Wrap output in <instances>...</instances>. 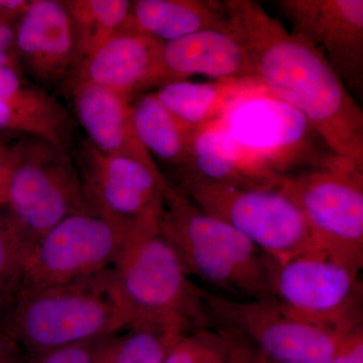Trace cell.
<instances>
[{
	"instance_id": "cell-30",
	"label": "cell",
	"mask_w": 363,
	"mask_h": 363,
	"mask_svg": "<svg viewBox=\"0 0 363 363\" xmlns=\"http://www.w3.org/2000/svg\"><path fill=\"white\" fill-rule=\"evenodd\" d=\"M329 363H363V323L344 337Z\"/></svg>"
},
{
	"instance_id": "cell-19",
	"label": "cell",
	"mask_w": 363,
	"mask_h": 363,
	"mask_svg": "<svg viewBox=\"0 0 363 363\" xmlns=\"http://www.w3.org/2000/svg\"><path fill=\"white\" fill-rule=\"evenodd\" d=\"M184 172L236 188L276 187L283 179L241 149L222 121L192 131L187 168L181 173Z\"/></svg>"
},
{
	"instance_id": "cell-28",
	"label": "cell",
	"mask_w": 363,
	"mask_h": 363,
	"mask_svg": "<svg viewBox=\"0 0 363 363\" xmlns=\"http://www.w3.org/2000/svg\"><path fill=\"white\" fill-rule=\"evenodd\" d=\"M23 138L0 135V211L6 209L9 188L18 161Z\"/></svg>"
},
{
	"instance_id": "cell-34",
	"label": "cell",
	"mask_w": 363,
	"mask_h": 363,
	"mask_svg": "<svg viewBox=\"0 0 363 363\" xmlns=\"http://www.w3.org/2000/svg\"><path fill=\"white\" fill-rule=\"evenodd\" d=\"M116 335L111 336L105 342L104 348H102L101 354H100L98 363H108L111 358V351L113 350L114 343L116 341Z\"/></svg>"
},
{
	"instance_id": "cell-7",
	"label": "cell",
	"mask_w": 363,
	"mask_h": 363,
	"mask_svg": "<svg viewBox=\"0 0 363 363\" xmlns=\"http://www.w3.org/2000/svg\"><path fill=\"white\" fill-rule=\"evenodd\" d=\"M222 121L241 149L281 178L342 159L331 152L302 112L267 91L240 98Z\"/></svg>"
},
{
	"instance_id": "cell-21",
	"label": "cell",
	"mask_w": 363,
	"mask_h": 363,
	"mask_svg": "<svg viewBox=\"0 0 363 363\" xmlns=\"http://www.w3.org/2000/svg\"><path fill=\"white\" fill-rule=\"evenodd\" d=\"M130 21L138 32L168 43L226 25L229 16L217 0H136Z\"/></svg>"
},
{
	"instance_id": "cell-6",
	"label": "cell",
	"mask_w": 363,
	"mask_h": 363,
	"mask_svg": "<svg viewBox=\"0 0 363 363\" xmlns=\"http://www.w3.org/2000/svg\"><path fill=\"white\" fill-rule=\"evenodd\" d=\"M177 177V187L198 207L233 227L274 262L290 259L315 243L304 215L281 185L236 188L187 172Z\"/></svg>"
},
{
	"instance_id": "cell-10",
	"label": "cell",
	"mask_w": 363,
	"mask_h": 363,
	"mask_svg": "<svg viewBox=\"0 0 363 363\" xmlns=\"http://www.w3.org/2000/svg\"><path fill=\"white\" fill-rule=\"evenodd\" d=\"M4 210L30 250L67 217L91 213L69 152L39 138H23Z\"/></svg>"
},
{
	"instance_id": "cell-36",
	"label": "cell",
	"mask_w": 363,
	"mask_h": 363,
	"mask_svg": "<svg viewBox=\"0 0 363 363\" xmlns=\"http://www.w3.org/2000/svg\"><path fill=\"white\" fill-rule=\"evenodd\" d=\"M226 363H228V357H227V362Z\"/></svg>"
},
{
	"instance_id": "cell-8",
	"label": "cell",
	"mask_w": 363,
	"mask_h": 363,
	"mask_svg": "<svg viewBox=\"0 0 363 363\" xmlns=\"http://www.w3.org/2000/svg\"><path fill=\"white\" fill-rule=\"evenodd\" d=\"M204 302L211 325L238 332L259 363H329L341 341L360 324L315 323L286 311L272 297L235 301L204 290Z\"/></svg>"
},
{
	"instance_id": "cell-26",
	"label": "cell",
	"mask_w": 363,
	"mask_h": 363,
	"mask_svg": "<svg viewBox=\"0 0 363 363\" xmlns=\"http://www.w3.org/2000/svg\"><path fill=\"white\" fill-rule=\"evenodd\" d=\"M227 346L223 336L209 328L183 336L161 363H226Z\"/></svg>"
},
{
	"instance_id": "cell-18",
	"label": "cell",
	"mask_w": 363,
	"mask_h": 363,
	"mask_svg": "<svg viewBox=\"0 0 363 363\" xmlns=\"http://www.w3.org/2000/svg\"><path fill=\"white\" fill-rule=\"evenodd\" d=\"M0 133L39 138L69 152L73 121L49 91L23 72L0 65Z\"/></svg>"
},
{
	"instance_id": "cell-23",
	"label": "cell",
	"mask_w": 363,
	"mask_h": 363,
	"mask_svg": "<svg viewBox=\"0 0 363 363\" xmlns=\"http://www.w3.org/2000/svg\"><path fill=\"white\" fill-rule=\"evenodd\" d=\"M75 28L80 63L117 33L130 26L131 1L65 0Z\"/></svg>"
},
{
	"instance_id": "cell-25",
	"label": "cell",
	"mask_w": 363,
	"mask_h": 363,
	"mask_svg": "<svg viewBox=\"0 0 363 363\" xmlns=\"http://www.w3.org/2000/svg\"><path fill=\"white\" fill-rule=\"evenodd\" d=\"M30 252L6 210L0 211V293L13 301Z\"/></svg>"
},
{
	"instance_id": "cell-15",
	"label": "cell",
	"mask_w": 363,
	"mask_h": 363,
	"mask_svg": "<svg viewBox=\"0 0 363 363\" xmlns=\"http://www.w3.org/2000/svg\"><path fill=\"white\" fill-rule=\"evenodd\" d=\"M162 48L161 40L128 26L83 60L69 83H92L135 99L169 82Z\"/></svg>"
},
{
	"instance_id": "cell-11",
	"label": "cell",
	"mask_w": 363,
	"mask_h": 363,
	"mask_svg": "<svg viewBox=\"0 0 363 363\" xmlns=\"http://www.w3.org/2000/svg\"><path fill=\"white\" fill-rule=\"evenodd\" d=\"M124 245L123 236L96 215H71L33 245L14 297L104 272Z\"/></svg>"
},
{
	"instance_id": "cell-20",
	"label": "cell",
	"mask_w": 363,
	"mask_h": 363,
	"mask_svg": "<svg viewBox=\"0 0 363 363\" xmlns=\"http://www.w3.org/2000/svg\"><path fill=\"white\" fill-rule=\"evenodd\" d=\"M267 91L250 79H224L213 82L173 81L155 91L157 100L189 130L223 121L238 100Z\"/></svg>"
},
{
	"instance_id": "cell-29",
	"label": "cell",
	"mask_w": 363,
	"mask_h": 363,
	"mask_svg": "<svg viewBox=\"0 0 363 363\" xmlns=\"http://www.w3.org/2000/svg\"><path fill=\"white\" fill-rule=\"evenodd\" d=\"M214 329L225 340L228 363H259L252 348L238 332L227 327H215Z\"/></svg>"
},
{
	"instance_id": "cell-9",
	"label": "cell",
	"mask_w": 363,
	"mask_h": 363,
	"mask_svg": "<svg viewBox=\"0 0 363 363\" xmlns=\"http://www.w3.org/2000/svg\"><path fill=\"white\" fill-rule=\"evenodd\" d=\"M75 161L91 213L125 240L160 233L169 182L161 171L128 157L99 152L87 140Z\"/></svg>"
},
{
	"instance_id": "cell-33",
	"label": "cell",
	"mask_w": 363,
	"mask_h": 363,
	"mask_svg": "<svg viewBox=\"0 0 363 363\" xmlns=\"http://www.w3.org/2000/svg\"><path fill=\"white\" fill-rule=\"evenodd\" d=\"M30 4L32 0H0V23L16 28Z\"/></svg>"
},
{
	"instance_id": "cell-31",
	"label": "cell",
	"mask_w": 363,
	"mask_h": 363,
	"mask_svg": "<svg viewBox=\"0 0 363 363\" xmlns=\"http://www.w3.org/2000/svg\"><path fill=\"white\" fill-rule=\"evenodd\" d=\"M0 65L21 71L14 47V28L4 23H0Z\"/></svg>"
},
{
	"instance_id": "cell-4",
	"label": "cell",
	"mask_w": 363,
	"mask_h": 363,
	"mask_svg": "<svg viewBox=\"0 0 363 363\" xmlns=\"http://www.w3.org/2000/svg\"><path fill=\"white\" fill-rule=\"evenodd\" d=\"M111 271L130 322L128 330L166 326L193 332L211 326L204 290L191 279L178 253L161 233L128 241Z\"/></svg>"
},
{
	"instance_id": "cell-27",
	"label": "cell",
	"mask_w": 363,
	"mask_h": 363,
	"mask_svg": "<svg viewBox=\"0 0 363 363\" xmlns=\"http://www.w3.org/2000/svg\"><path fill=\"white\" fill-rule=\"evenodd\" d=\"M109 337L83 341L28 355L26 363H98L102 348Z\"/></svg>"
},
{
	"instance_id": "cell-16",
	"label": "cell",
	"mask_w": 363,
	"mask_h": 363,
	"mask_svg": "<svg viewBox=\"0 0 363 363\" xmlns=\"http://www.w3.org/2000/svg\"><path fill=\"white\" fill-rule=\"evenodd\" d=\"M162 60L169 82L194 75L253 80L250 48L230 18L218 28L164 43Z\"/></svg>"
},
{
	"instance_id": "cell-3",
	"label": "cell",
	"mask_w": 363,
	"mask_h": 363,
	"mask_svg": "<svg viewBox=\"0 0 363 363\" xmlns=\"http://www.w3.org/2000/svg\"><path fill=\"white\" fill-rule=\"evenodd\" d=\"M160 233L178 253L191 277L247 300L271 297V259L172 184L164 193Z\"/></svg>"
},
{
	"instance_id": "cell-12",
	"label": "cell",
	"mask_w": 363,
	"mask_h": 363,
	"mask_svg": "<svg viewBox=\"0 0 363 363\" xmlns=\"http://www.w3.org/2000/svg\"><path fill=\"white\" fill-rule=\"evenodd\" d=\"M281 187L297 203L316 242L363 257L362 168L340 159L284 177Z\"/></svg>"
},
{
	"instance_id": "cell-22",
	"label": "cell",
	"mask_w": 363,
	"mask_h": 363,
	"mask_svg": "<svg viewBox=\"0 0 363 363\" xmlns=\"http://www.w3.org/2000/svg\"><path fill=\"white\" fill-rule=\"evenodd\" d=\"M133 121L136 136L150 155L176 171H185L192 131L172 116L152 93L133 100Z\"/></svg>"
},
{
	"instance_id": "cell-32",
	"label": "cell",
	"mask_w": 363,
	"mask_h": 363,
	"mask_svg": "<svg viewBox=\"0 0 363 363\" xmlns=\"http://www.w3.org/2000/svg\"><path fill=\"white\" fill-rule=\"evenodd\" d=\"M28 353L11 335L0 330V363H26Z\"/></svg>"
},
{
	"instance_id": "cell-2",
	"label": "cell",
	"mask_w": 363,
	"mask_h": 363,
	"mask_svg": "<svg viewBox=\"0 0 363 363\" xmlns=\"http://www.w3.org/2000/svg\"><path fill=\"white\" fill-rule=\"evenodd\" d=\"M4 315L0 330L28 355L109 337L130 327L111 267L66 285L16 296Z\"/></svg>"
},
{
	"instance_id": "cell-1",
	"label": "cell",
	"mask_w": 363,
	"mask_h": 363,
	"mask_svg": "<svg viewBox=\"0 0 363 363\" xmlns=\"http://www.w3.org/2000/svg\"><path fill=\"white\" fill-rule=\"evenodd\" d=\"M250 48L252 79L312 123L334 155L363 169V113L314 45L253 0H225Z\"/></svg>"
},
{
	"instance_id": "cell-17",
	"label": "cell",
	"mask_w": 363,
	"mask_h": 363,
	"mask_svg": "<svg viewBox=\"0 0 363 363\" xmlns=\"http://www.w3.org/2000/svg\"><path fill=\"white\" fill-rule=\"evenodd\" d=\"M68 85L74 113L93 147L105 155L128 157L160 171L136 136L131 106L133 99L83 81H73Z\"/></svg>"
},
{
	"instance_id": "cell-35",
	"label": "cell",
	"mask_w": 363,
	"mask_h": 363,
	"mask_svg": "<svg viewBox=\"0 0 363 363\" xmlns=\"http://www.w3.org/2000/svg\"><path fill=\"white\" fill-rule=\"evenodd\" d=\"M11 304V300L0 293V315L6 312V308Z\"/></svg>"
},
{
	"instance_id": "cell-5",
	"label": "cell",
	"mask_w": 363,
	"mask_h": 363,
	"mask_svg": "<svg viewBox=\"0 0 363 363\" xmlns=\"http://www.w3.org/2000/svg\"><path fill=\"white\" fill-rule=\"evenodd\" d=\"M363 257L314 245L269 262L271 297L291 314L327 326L362 322Z\"/></svg>"
},
{
	"instance_id": "cell-14",
	"label": "cell",
	"mask_w": 363,
	"mask_h": 363,
	"mask_svg": "<svg viewBox=\"0 0 363 363\" xmlns=\"http://www.w3.org/2000/svg\"><path fill=\"white\" fill-rule=\"evenodd\" d=\"M18 66L48 90L68 84L79 65L77 38L63 1L32 0L14 28Z\"/></svg>"
},
{
	"instance_id": "cell-13",
	"label": "cell",
	"mask_w": 363,
	"mask_h": 363,
	"mask_svg": "<svg viewBox=\"0 0 363 363\" xmlns=\"http://www.w3.org/2000/svg\"><path fill=\"white\" fill-rule=\"evenodd\" d=\"M291 32L314 45L341 80L363 73L362 0H279Z\"/></svg>"
},
{
	"instance_id": "cell-24",
	"label": "cell",
	"mask_w": 363,
	"mask_h": 363,
	"mask_svg": "<svg viewBox=\"0 0 363 363\" xmlns=\"http://www.w3.org/2000/svg\"><path fill=\"white\" fill-rule=\"evenodd\" d=\"M190 332L166 326L131 328L117 337L108 363H161L169 350Z\"/></svg>"
}]
</instances>
